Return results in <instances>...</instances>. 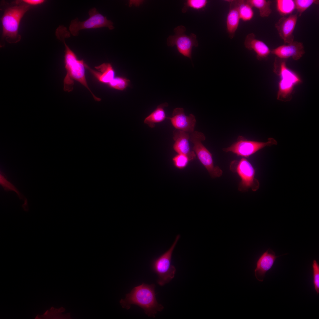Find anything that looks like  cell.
I'll list each match as a JSON object with an SVG mask.
<instances>
[{"label":"cell","instance_id":"obj_1","mask_svg":"<svg viewBox=\"0 0 319 319\" xmlns=\"http://www.w3.org/2000/svg\"><path fill=\"white\" fill-rule=\"evenodd\" d=\"M155 287L154 284L143 283L134 287L126 294L124 299L121 300V305L123 308L128 310L132 305H136L142 308L148 316L154 317L158 312L164 309L157 300Z\"/></svg>","mask_w":319,"mask_h":319},{"label":"cell","instance_id":"obj_2","mask_svg":"<svg viewBox=\"0 0 319 319\" xmlns=\"http://www.w3.org/2000/svg\"><path fill=\"white\" fill-rule=\"evenodd\" d=\"M65 36V35L62 34L58 38L63 41L65 46L64 63L66 74L64 80V90L68 92L72 91L75 80L85 87L95 101H101V99L94 95L88 85L85 74L86 63L83 60H79L75 54L66 44L64 38Z\"/></svg>","mask_w":319,"mask_h":319},{"label":"cell","instance_id":"obj_3","mask_svg":"<svg viewBox=\"0 0 319 319\" xmlns=\"http://www.w3.org/2000/svg\"><path fill=\"white\" fill-rule=\"evenodd\" d=\"M30 6L24 3L6 9L1 18L2 35L10 43H16L21 39L18 34L20 21L29 10Z\"/></svg>","mask_w":319,"mask_h":319},{"label":"cell","instance_id":"obj_4","mask_svg":"<svg viewBox=\"0 0 319 319\" xmlns=\"http://www.w3.org/2000/svg\"><path fill=\"white\" fill-rule=\"evenodd\" d=\"M286 60L276 57L274 63V70L280 77L277 99L284 101L291 99L294 87L302 82L299 76L288 67Z\"/></svg>","mask_w":319,"mask_h":319},{"label":"cell","instance_id":"obj_5","mask_svg":"<svg viewBox=\"0 0 319 319\" xmlns=\"http://www.w3.org/2000/svg\"><path fill=\"white\" fill-rule=\"evenodd\" d=\"M180 237V235H178L170 247L152 262V268L157 275V283L160 286H163L169 282L174 277L176 268L172 264V258L173 250Z\"/></svg>","mask_w":319,"mask_h":319},{"label":"cell","instance_id":"obj_6","mask_svg":"<svg viewBox=\"0 0 319 319\" xmlns=\"http://www.w3.org/2000/svg\"><path fill=\"white\" fill-rule=\"evenodd\" d=\"M230 170L236 173L241 179L238 186L239 191L244 192L250 188L253 191L258 189L259 183L255 178V170L250 163L245 158L232 161L230 165Z\"/></svg>","mask_w":319,"mask_h":319},{"label":"cell","instance_id":"obj_7","mask_svg":"<svg viewBox=\"0 0 319 319\" xmlns=\"http://www.w3.org/2000/svg\"><path fill=\"white\" fill-rule=\"evenodd\" d=\"M205 139V135L201 132L195 131L190 134L189 141L193 144V150L199 161L211 178L220 177L222 171L219 166L214 165L211 154L202 143Z\"/></svg>","mask_w":319,"mask_h":319},{"label":"cell","instance_id":"obj_8","mask_svg":"<svg viewBox=\"0 0 319 319\" xmlns=\"http://www.w3.org/2000/svg\"><path fill=\"white\" fill-rule=\"evenodd\" d=\"M186 30L183 25L175 28L174 30L175 34L168 37L167 44L168 46H175L180 53L191 60L192 48L198 47V44L196 35L193 33L187 35L185 33Z\"/></svg>","mask_w":319,"mask_h":319},{"label":"cell","instance_id":"obj_9","mask_svg":"<svg viewBox=\"0 0 319 319\" xmlns=\"http://www.w3.org/2000/svg\"><path fill=\"white\" fill-rule=\"evenodd\" d=\"M89 18L84 21H79L77 18L71 21L69 30L72 35L74 36L78 35L79 31L84 29L104 27H107L110 30L114 28L113 22L99 13L96 8L91 9L89 11Z\"/></svg>","mask_w":319,"mask_h":319},{"label":"cell","instance_id":"obj_10","mask_svg":"<svg viewBox=\"0 0 319 319\" xmlns=\"http://www.w3.org/2000/svg\"><path fill=\"white\" fill-rule=\"evenodd\" d=\"M277 141L270 138L266 142L248 140L242 136H239L236 141L230 146L223 149L225 152H232L238 156L247 157L266 146L276 145Z\"/></svg>","mask_w":319,"mask_h":319},{"label":"cell","instance_id":"obj_11","mask_svg":"<svg viewBox=\"0 0 319 319\" xmlns=\"http://www.w3.org/2000/svg\"><path fill=\"white\" fill-rule=\"evenodd\" d=\"M176 129L189 133L194 131L196 122L195 117L192 114L185 115L183 108H177L173 111L172 116L167 117Z\"/></svg>","mask_w":319,"mask_h":319},{"label":"cell","instance_id":"obj_12","mask_svg":"<svg viewBox=\"0 0 319 319\" xmlns=\"http://www.w3.org/2000/svg\"><path fill=\"white\" fill-rule=\"evenodd\" d=\"M279 46L271 50V53L280 58L286 59L292 57L294 60L300 59L305 53L302 43L294 41L292 42Z\"/></svg>","mask_w":319,"mask_h":319},{"label":"cell","instance_id":"obj_13","mask_svg":"<svg viewBox=\"0 0 319 319\" xmlns=\"http://www.w3.org/2000/svg\"><path fill=\"white\" fill-rule=\"evenodd\" d=\"M298 14H290L288 17H282L275 24L280 37L285 43L294 41L293 32L297 20Z\"/></svg>","mask_w":319,"mask_h":319},{"label":"cell","instance_id":"obj_14","mask_svg":"<svg viewBox=\"0 0 319 319\" xmlns=\"http://www.w3.org/2000/svg\"><path fill=\"white\" fill-rule=\"evenodd\" d=\"M190 133L175 129L173 131V138L174 141L173 148L178 154L187 156L190 161L194 160L196 155L190 148L189 141Z\"/></svg>","mask_w":319,"mask_h":319},{"label":"cell","instance_id":"obj_15","mask_svg":"<svg viewBox=\"0 0 319 319\" xmlns=\"http://www.w3.org/2000/svg\"><path fill=\"white\" fill-rule=\"evenodd\" d=\"M279 256H276L275 253L269 248L259 257L254 270L255 276L258 281L260 282L263 281L266 273L272 267Z\"/></svg>","mask_w":319,"mask_h":319},{"label":"cell","instance_id":"obj_16","mask_svg":"<svg viewBox=\"0 0 319 319\" xmlns=\"http://www.w3.org/2000/svg\"><path fill=\"white\" fill-rule=\"evenodd\" d=\"M85 67L98 82L108 86L116 77L115 70L109 63H103L95 66V68L97 70L91 68L86 64Z\"/></svg>","mask_w":319,"mask_h":319},{"label":"cell","instance_id":"obj_17","mask_svg":"<svg viewBox=\"0 0 319 319\" xmlns=\"http://www.w3.org/2000/svg\"><path fill=\"white\" fill-rule=\"evenodd\" d=\"M244 43L247 49L255 52L258 60L266 58L271 53V50L268 46L263 41L256 38L253 33L247 35Z\"/></svg>","mask_w":319,"mask_h":319},{"label":"cell","instance_id":"obj_18","mask_svg":"<svg viewBox=\"0 0 319 319\" xmlns=\"http://www.w3.org/2000/svg\"><path fill=\"white\" fill-rule=\"evenodd\" d=\"M229 10L226 18L227 29L229 37L233 38L238 27L240 19L238 11L239 0H227Z\"/></svg>","mask_w":319,"mask_h":319},{"label":"cell","instance_id":"obj_19","mask_svg":"<svg viewBox=\"0 0 319 319\" xmlns=\"http://www.w3.org/2000/svg\"><path fill=\"white\" fill-rule=\"evenodd\" d=\"M168 105V104L167 102L159 105L145 118L144 123L147 124L150 127L153 128L155 127L156 123L163 121L167 118L164 109Z\"/></svg>","mask_w":319,"mask_h":319},{"label":"cell","instance_id":"obj_20","mask_svg":"<svg viewBox=\"0 0 319 319\" xmlns=\"http://www.w3.org/2000/svg\"><path fill=\"white\" fill-rule=\"evenodd\" d=\"M65 310V309L62 307L57 309L55 308L52 307L50 310H47L43 315H38L35 319H71L70 316V313H69L65 314L62 313Z\"/></svg>","mask_w":319,"mask_h":319},{"label":"cell","instance_id":"obj_21","mask_svg":"<svg viewBox=\"0 0 319 319\" xmlns=\"http://www.w3.org/2000/svg\"><path fill=\"white\" fill-rule=\"evenodd\" d=\"M247 1L253 7L258 9L262 17L269 16L272 12L271 1L266 0H247Z\"/></svg>","mask_w":319,"mask_h":319},{"label":"cell","instance_id":"obj_22","mask_svg":"<svg viewBox=\"0 0 319 319\" xmlns=\"http://www.w3.org/2000/svg\"><path fill=\"white\" fill-rule=\"evenodd\" d=\"M253 8L246 0H239L238 11L240 19L244 22L251 20L254 15Z\"/></svg>","mask_w":319,"mask_h":319},{"label":"cell","instance_id":"obj_23","mask_svg":"<svg viewBox=\"0 0 319 319\" xmlns=\"http://www.w3.org/2000/svg\"><path fill=\"white\" fill-rule=\"evenodd\" d=\"M0 183L6 191H13L16 193L20 199L23 200L24 203L22 207L25 211H28V207L27 199L18 190L13 184L8 181L4 177V174L1 172L0 174Z\"/></svg>","mask_w":319,"mask_h":319},{"label":"cell","instance_id":"obj_24","mask_svg":"<svg viewBox=\"0 0 319 319\" xmlns=\"http://www.w3.org/2000/svg\"><path fill=\"white\" fill-rule=\"evenodd\" d=\"M276 1L277 10L283 17L291 14L295 9L294 0H277Z\"/></svg>","mask_w":319,"mask_h":319},{"label":"cell","instance_id":"obj_25","mask_svg":"<svg viewBox=\"0 0 319 319\" xmlns=\"http://www.w3.org/2000/svg\"><path fill=\"white\" fill-rule=\"evenodd\" d=\"M208 2V1L206 0H187L184 3L182 12L183 13H185L189 8L196 10L203 9L206 6Z\"/></svg>","mask_w":319,"mask_h":319},{"label":"cell","instance_id":"obj_26","mask_svg":"<svg viewBox=\"0 0 319 319\" xmlns=\"http://www.w3.org/2000/svg\"><path fill=\"white\" fill-rule=\"evenodd\" d=\"M295 9L298 14V16H301L302 13L312 4H318L319 1L318 0H294Z\"/></svg>","mask_w":319,"mask_h":319},{"label":"cell","instance_id":"obj_27","mask_svg":"<svg viewBox=\"0 0 319 319\" xmlns=\"http://www.w3.org/2000/svg\"><path fill=\"white\" fill-rule=\"evenodd\" d=\"M129 82V80L124 77L117 76L108 86L115 89L123 90L128 86Z\"/></svg>","mask_w":319,"mask_h":319},{"label":"cell","instance_id":"obj_28","mask_svg":"<svg viewBox=\"0 0 319 319\" xmlns=\"http://www.w3.org/2000/svg\"><path fill=\"white\" fill-rule=\"evenodd\" d=\"M172 160L174 166L179 169L185 168L190 161L186 155L178 154L172 158Z\"/></svg>","mask_w":319,"mask_h":319},{"label":"cell","instance_id":"obj_29","mask_svg":"<svg viewBox=\"0 0 319 319\" xmlns=\"http://www.w3.org/2000/svg\"><path fill=\"white\" fill-rule=\"evenodd\" d=\"M312 267L314 287L318 294L319 293V265L315 260L313 261Z\"/></svg>","mask_w":319,"mask_h":319},{"label":"cell","instance_id":"obj_30","mask_svg":"<svg viewBox=\"0 0 319 319\" xmlns=\"http://www.w3.org/2000/svg\"><path fill=\"white\" fill-rule=\"evenodd\" d=\"M43 0H23L24 3L29 5L35 6L41 4L44 2Z\"/></svg>","mask_w":319,"mask_h":319}]
</instances>
